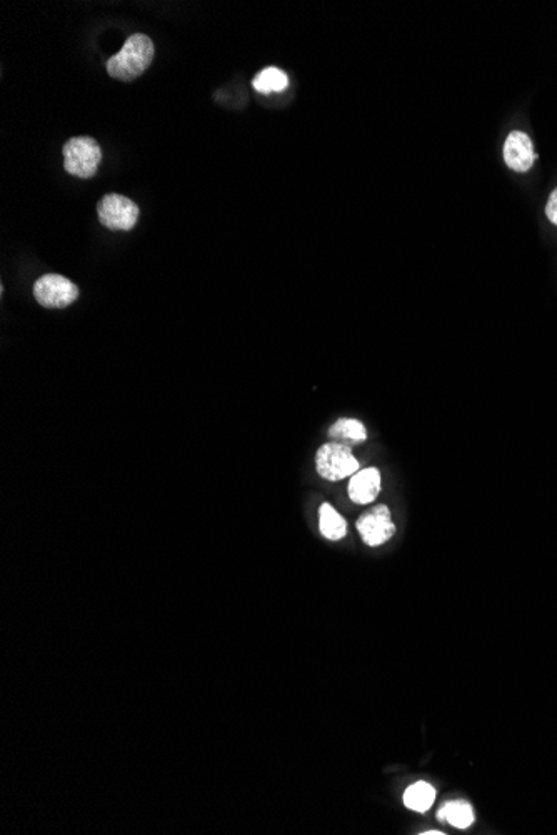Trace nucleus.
Here are the masks:
<instances>
[{
    "mask_svg": "<svg viewBox=\"0 0 557 835\" xmlns=\"http://www.w3.org/2000/svg\"><path fill=\"white\" fill-rule=\"evenodd\" d=\"M154 55L156 49L151 37H147L146 34H132L121 52L112 55L107 62V74L111 75L112 79L131 82L149 69Z\"/></svg>",
    "mask_w": 557,
    "mask_h": 835,
    "instance_id": "obj_1",
    "label": "nucleus"
},
{
    "mask_svg": "<svg viewBox=\"0 0 557 835\" xmlns=\"http://www.w3.org/2000/svg\"><path fill=\"white\" fill-rule=\"evenodd\" d=\"M357 532L361 534L362 540L371 547L386 544L396 532V525L392 522L391 512L386 505H377L374 509L367 510L357 520Z\"/></svg>",
    "mask_w": 557,
    "mask_h": 835,
    "instance_id": "obj_6",
    "label": "nucleus"
},
{
    "mask_svg": "<svg viewBox=\"0 0 557 835\" xmlns=\"http://www.w3.org/2000/svg\"><path fill=\"white\" fill-rule=\"evenodd\" d=\"M64 169L77 179H92L101 165L102 149L92 137H72L64 149Z\"/></svg>",
    "mask_w": 557,
    "mask_h": 835,
    "instance_id": "obj_2",
    "label": "nucleus"
},
{
    "mask_svg": "<svg viewBox=\"0 0 557 835\" xmlns=\"http://www.w3.org/2000/svg\"><path fill=\"white\" fill-rule=\"evenodd\" d=\"M99 220L106 229L114 232H129L134 229L139 219V207L136 202L124 195L107 194L97 204Z\"/></svg>",
    "mask_w": 557,
    "mask_h": 835,
    "instance_id": "obj_4",
    "label": "nucleus"
},
{
    "mask_svg": "<svg viewBox=\"0 0 557 835\" xmlns=\"http://www.w3.org/2000/svg\"><path fill=\"white\" fill-rule=\"evenodd\" d=\"M504 160H506L507 167L516 172H527L531 169L537 160L531 137L521 130H514L507 135L506 142H504Z\"/></svg>",
    "mask_w": 557,
    "mask_h": 835,
    "instance_id": "obj_7",
    "label": "nucleus"
},
{
    "mask_svg": "<svg viewBox=\"0 0 557 835\" xmlns=\"http://www.w3.org/2000/svg\"><path fill=\"white\" fill-rule=\"evenodd\" d=\"M34 297L47 309H64L76 302L79 287L64 275H42L34 284Z\"/></svg>",
    "mask_w": 557,
    "mask_h": 835,
    "instance_id": "obj_5",
    "label": "nucleus"
},
{
    "mask_svg": "<svg viewBox=\"0 0 557 835\" xmlns=\"http://www.w3.org/2000/svg\"><path fill=\"white\" fill-rule=\"evenodd\" d=\"M436 800V789L427 782L412 784L404 794V804L414 812H427Z\"/></svg>",
    "mask_w": 557,
    "mask_h": 835,
    "instance_id": "obj_12",
    "label": "nucleus"
},
{
    "mask_svg": "<svg viewBox=\"0 0 557 835\" xmlns=\"http://www.w3.org/2000/svg\"><path fill=\"white\" fill-rule=\"evenodd\" d=\"M254 89L261 94H272V92H282L287 89L289 85V77L286 72H282L277 67H267L257 74L256 79L252 82Z\"/></svg>",
    "mask_w": 557,
    "mask_h": 835,
    "instance_id": "obj_13",
    "label": "nucleus"
},
{
    "mask_svg": "<svg viewBox=\"0 0 557 835\" xmlns=\"http://www.w3.org/2000/svg\"><path fill=\"white\" fill-rule=\"evenodd\" d=\"M319 529L329 540H341L346 537L347 524L331 504H322L319 510Z\"/></svg>",
    "mask_w": 557,
    "mask_h": 835,
    "instance_id": "obj_11",
    "label": "nucleus"
},
{
    "mask_svg": "<svg viewBox=\"0 0 557 835\" xmlns=\"http://www.w3.org/2000/svg\"><path fill=\"white\" fill-rule=\"evenodd\" d=\"M437 819L449 822L456 829H467L474 822V810L464 800H454L442 805L441 810L437 812Z\"/></svg>",
    "mask_w": 557,
    "mask_h": 835,
    "instance_id": "obj_10",
    "label": "nucleus"
},
{
    "mask_svg": "<svg viewBox=\"0 0 557 835\" xmlns=\"http://www.w3.org/2000/svg\"><path fill=\"white\" fill-rule=\"evenodd\" d=\"M316 467L321 477L336 482V480L346 479L349 475L356 474L359 470V462L352 454L351 447L331 442V444L322 445L321 449L317 450Z\"/></svg>",
    "mask_w": 557,
    "mask_h": 835,
    "instance_id": "obj_3",
    "label": "nucleus"
},
{
    "mask_svg": "<svg viewBox=\"0 0 557 835\" xmlns=\"http://www.w3.org/2000/svg\"><path fill=\"white\" fill-rule=\"evenodd\" d=\"M546 214L547 219L551 220L552 224L557 225V189L552 192L551 197L547 200Z\"/></svg>",
    "mask_w": 557,
    "mask_h": 835,
    "instance_id": "obj_14",
    "label": "nucleus"
},
{
    "mask_svg": "<svg viewBox=\"0 0 557 835\" xmlns=\"http://www.w3.org/2000/svg\"><path fill=\"white\" fill-rule=\"evenodd\" d=\"M422 834H424V835H429V834H431V835H436V834L437 835H442V834H444V832H437V830H429V832H422Z\"/></svg>",
    "mask_w": 557,
    "mask_h": 835,
    "instance_id": "obj_15",
    "label": "nucleus"
},
{
    "mask_svg": "<svg viewBox=\"0 0 557 835\" xmlns=\"http://www.w3.org/2000/svg\"><path fill=\"white\" fill-rule=\"evenodd\" d=\"M329 437L336 440L337 444H344L347 447L359 444L367 439V430L362 422L356 419H339L329 429Z\"/></svg>",
    "mask_w": 557,
    "mask_h": 835,
    "instance_id": "obj_9",
    "label": "nucleus"
},
{
    "mask_svg": "<svg viewBox=\"0 0 557 835\" xmlns=\"http://www.w3.org/2000/svg\"><path fill=\"white\" fill-rule=\"evenodd\" d=\"M381 490V474L379 470H357L349 482V495L356 504H371Z\"/></svg>",
    "mask_w": 557,
    "mask_h": 835,
    "instance_id": "obj_8",
    "label": "nucleus"
}]
</instances>
